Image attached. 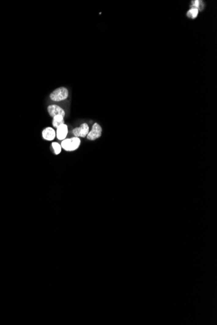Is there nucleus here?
Segmentation results:
<instances>
[{
    "mask_svg": "<svg viewBox=\"0 0 217 325\" xmlns=\"http://www.w3.org/2000/svg\"><path fill=\"white\" fill-rule=\"evenodd\" d=\"M89 133V127L86 123H84L80 125L79 127H76L72 130V134L75 137H86Z\"/></svg>",
    "mask_w": 217,
    "mask_h": 325,
    "instance_id": "nucleus-4",
    "label": "nucleus"
},
{
    "mask_svg": "<svg viewBox=\"0 0 217 325\" xmlns=\"http://www.w3.org/2000/svg\"><path fill=\"white\" fill-rule=\"evenodd\" d=\"M51 147H52L54 150V153L55 155H59L61 152V145L58 144L57 142H53L51 143Z\"/></svg>",
    "mask_w": 217,
    "mask_h": 325,
    "instance_id": "nucleus-10",
    "label": "nucleus"
},
{
    "mask_svg": "<svg viewBox=\"0 0 217 325\" xmlns=\"http://www.w3.org/2000/svg\"><path fill=\"white\" fill-rule=\"evenodd\" d=\"M42 135L44 140L48 141H52L55 138L56 132L53 128L47 127L42 130Z\"/></svg>",
    "mask_w": 217,
    "mask_h": 325,
    "instance_id": "nucleus-7",
    "label": "nucleus"
},
{
    "mask_svg": "<svg viewBox=\"0 0 217 325\" xmlns=\"http://www.w3.org/2000/svg\"><path fill=\"white\" fill-rule=\"evenodd\" d=\"M48 111L50 116L52 118L57 116V115H61V116L64 117L65 116V112L63 108L57 105V104H51V105L48 106Z\"/></svg>",
    "mask_w": 217,
    "mask_h": 325,
    "instance_id": "nucleus-5",
    "label": "nucleus"
},
{
    "mask_svg": "<svg viewBox=\"0 0 217 325\" xmlns=\"http://www.w3.org/2000/svg\"><path fill=\"white\" fill-rule=\"evenodd\" d=\"M198 13H199V10L198 9L192 8L187 12V15L189 18L191 19H195L196 17L198 16Z\"/></svg>",
    "mask_w": 217,
    "mask_h": 325,
    "instance_id": "nucleus-9",
    "label": "nucleus"
},
{
    "mask_svg": "<svg viewBox=\"0 0 217 325\" xmlns=\"http://www.w3.org/2000/svg\"><path fill=\"white\" fill-rule=\"evenodd\" d=\"M56 132V137L59 140H62L66 139V137L68 133V126L66 124L61 125L57 128Z\"/></svg>",
    "mask_w": 217,
    "mask_h": 325,
    "instance_id": "nucleus-6",
    "label": "nucleus"
},
{
    "mask_svg": "<svg viewBox=\"0 0 217 325\" xmlns=\"http://www.w3.org/2000/svg\"><path fill=\"white\" fill-rule=\"evenodd\" d=\"M68 95L69 92L68 89L65 87H59L50 93V97L53 101L59 102L66 99Z\"/></svg>",
    "mask_w": 217,
    "mask_h": 325,
    "instance_id": "nucleus-2",
    "label": "nucleus"
},
{
    "mask_svg": "<svg viewBox=\"0 0 217 325\" xmlns=\"http://www.w3.org/2000/svg\"><path fill=\"white\" fill-rule=\"evenodd\" d=\"M81 144L79 138L73 137L64 139L61 142V148L66 151H74L79 148Z\"/></svg>",
    "mask_w": 217,
    "mask_h": 325,
    "instance_id": "nucleus-1",
    "label": "nucleus"
},
{
    "mask_svg": "<svg viewBox=\"0 0 217 325\" xmlns=\"http://www.w3.org/2000/svg\"><path fill=\"white\" fill-rule=\"evenodd\" d=\"M64 124V116H61V115H57V116H54L53 118L52 121V125L55 128H57L61 125Z\"/></svg>",
    "mask_w": 217,
    "mask_h": 325,
    "instance_id": "nucleus-8",
    "label": "nucleus"
},
{
    "mask_svg": "<svg viewBox=\"0 0 217 325\" xmlns=\"http://www.w3.org/2000/svg\"><path fill=\"white\" fill-rule=\"evenodd\" d=\"M199 4H200V1H194L193 2V5L195 9H198V7H199Z\"/></svg>",
    "mask_w": 217,
    "mask_h": 325,
    "instance_id": "nucleus-11",
    "label": "nucleus"
},
{
    "mask_svg": "<svg viewBox=\"0 0 217 325\" xmlns=\"http://www.w3.org/2000/svg\"><path fill=\"white\" fill-rule=\"evenodd\" d=\"M102 134V128L100 124L95 123L92 125V130L89 131V134H87L86 138L89 140L94 141L101 137Z\"/></svg>",
    "mask_w": 217,
    "mask_h": 325,
    "instance_id": "nucleus-3",
    "label": "nucleus"
}]
</instances>
